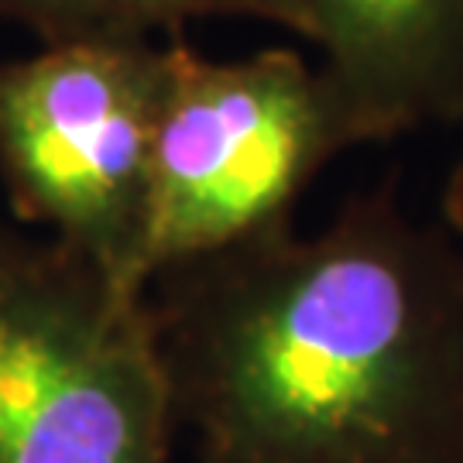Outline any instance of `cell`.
Masks as SVG:
<instances>
[{"mask_svg": "<svg viewBox=\"0 0 463 463\" xmlns=\"http://www.w3.org/2000/svg\"><path fill=\"white\" fill-rule=\"evenodd\" d=\"M196 463H463V248L395 189L145 288Z\"/></svg>", "mask_w": 463, "mask_h": 463, "instance_id": "1", "label": "cell"}, {"mask_svg": "<svg viewBox=\"0 0 463 463\" xmlns=\"http://www.w3.org/2000/svg\"><path fill=\"white\" fill-rule=\"evenodd\" d=\"M378 141L374 120L306 52L206 59L172 38L151 148L148 281L296 223L319 172Z\"/></svg>", "mask_w": 463, "mask_h": 463, "instance_id": "2", "label": "cell"}, {"mask_svg": "<svg viewBox=\"0 0 463 463\" xmlns=\"http://www.w3.org/2000/svg\"><path fill=\"white\" fill-rule=\"evenodd\" d=\"M175 432L145 292L0 223V463H168Z\"/></svg>", "mask_w": 463, "mask_h": 463, "instance_id": "3", "label": "cell"}, {"mask_svg": "<svg viewBox=\"0 0 463 463\" xmlns=\"http://www.w3.org/2000/svg\"><path fill=\"white\" fill-rule=\"evenodd\" d=\"M168 42H62L0 59V185L11 213L131 292L148 288Z\"/></svg>", "mask_w": 463, "mask_h": 463, "instance_id": "4", "label": "cell"}, {"mask_svg": "<svg viewBox=\"0 0 463 463\" xmlns=\"http://www.w3.org/2000/svg\"><path fill=\"white\" fill-rule=\"evenodd\" d=\"M316 59L381 141L463 124V0H306Z\"/></svg>", "mask_w": 463, "mask_h": 463, "instance_id": "5", "label": "cell"}, {"mask_svg": "<svg viewBox=\"0 0 463 463\" xmlns=\"http://www.w3.org/2000/svg\"><path fill=\"white\" fill-rule=\"evenodd\" d=\"M0 17L42 45L158 42L196 21H261L313 45L306 0H0Z\"/></svg>", "mask_w": 463, "mask_h": 463, "instance_id": "6", "label": "cell"}, {"mask_svg": "<svg viewBox=\"0 0 463 463\" xmlns=\"http://www.w3.org/2000/svg\"><path fill=\"white\" fill-rule=\"evenodd\" d=\"M439 223L449 231V237L463 248V145L457 148V158L447 172L443 196H439Z\"/></svg>", "mask_w": 463, "mask_h": 463, "instance_id": "7", "label": "cell"}]
</instances>
